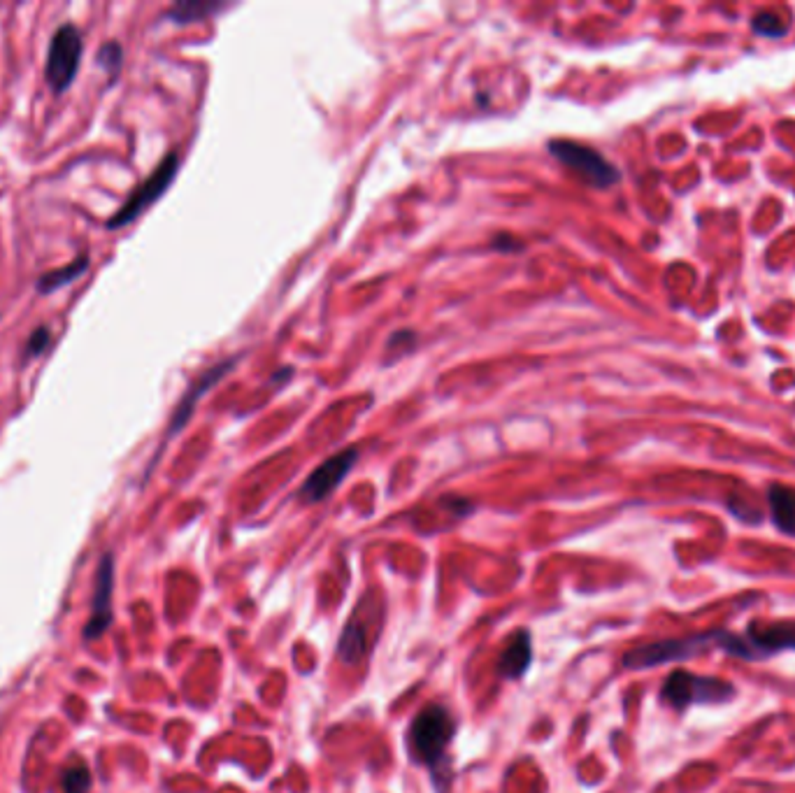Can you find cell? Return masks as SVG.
Listing matches in <instances>:
<instances>
[{"label":"cell","mask_w":795,"mask_h":793,"mask_svg":"<svg viewBox=\"0 0 795 793\" xmlns=\"http://www.w3.org/2000/svg\"><path fill=\"white\" fill-rule=\"evenodd\" d=\"M454 731H456V721L451 717L447 707L444 705L426 707V710H421L419 717L412 721L410 733H407L412 756L419 763L438 768L444 761V754H447L449 742L454 740Z\"/></svg>","instance_id":"6da1fadb"},{"label":"cell","mask_w":795,"mask_h":793,"mask_svg":"<svg viewBox=\"0 0 795 793\" xmlns=\"http://www.w3.org/2000/svg\"><path fill=\"white\" fill-rule=\"evenodd\" d=\"M728 635H730L728 631H712V633L689 635V638H682V640L651 642V645L630 649V652L623 656V666L630 670H647V668L663 666V663L691 659V656L705 652V649H709V647L723 649L728 642Z\"/></svg>","instance_id":"7a4b0ae2"},{"label":"cell","mask_w":795,"mask_h":793,"mask_svg":"<svg viewBox=\"0 0 795 793\" xmlns=\"http://www.w3.org/2000/svg\"><path fill=\"white\" fill-rule=\"evenodd\" d=\"M733 696L735 687L728 680L700 677L696 673H689V670H675V673H670L661 689V700L665 705L675 707V710L705 703H726Z\"/></svg>","instance_id":"3957f363"},{"label":"cell","mask_w":795,"mask_h":793,"mask_svg":"<svg viewBox=\"0 0 795 793\" xmlns=\"http://www.w3.org/2000/svg\"><path fill=\"white\" fill-rule=\"evenodd\" d=\"M82 63V35L73 24H63L49 40L47 49V84L54 94H63L75 82Z\"/></svg>","instance_id":"277c9868"},{"label":"cell","mask_w":795,"mask_h":793,"mask_svg":"<svg viewBox=\"0 0 795 793\" xmlns=\"http://www.w3.org/2000/svg\"><path fill=\"white\" fill-rule=\"evenodd\" d=\"M177 168H179V156L175 152L168 154L166 159H163L159 166H156L154 173L149 175L147 180L133 191L131 198H128L126 203L119 207L117 214L107 219V228H110V231H117V228L128 226L133 219H138L140 214L147 210V207H152L156 200L166 194L168 187H170V182L175 180Z\"/></svg>","instance_id":"5b68a950"},{"label":"cell","mask_w":795,"mask_h":793,"mask_svg":"<svg viewBox=\"0 0 795 793\" xmlns=\"http://www.w3.org/2000/svg\"><path fill=\"white\" fill-rule=\"evenodd\" d=\"M549 152L565 166L575 170L579 177H584V182L593 184V187H610V184L619 180L617 168L603 154H598L596 149L586 145H579V142L551 140Z\"/></svg>","instance_id":"8992f818"},{"label":"cell","mask_w":795,"mask_h":793,"mask_svg":"<svg viewBox=\"0 0 795 793\" xmlns=\"http://www.w3.org/2000/svg\"><path fill=\"white\" fill-rule=\"evenodd\" d=\"M112 594H114V556L103 554L93 580L91 617L84 626V640H98L112 624Z\"/></svg>","instance_id":"52a82bcc"},{"label":"cell","mask_w":795,"mask_h":793,"mask_svg":"<svg viewBox=\"0 0 795 793\" xmlns=\"http://www.w3.org/2000/svg\"><path fill=\"white\" fill-rule=\"evenodd\" d=\"M356 456H358L356 449H345V452L335 454L328 461L321 463V466L314 470L303 484V491H300L303 500H307V503H319V500L331 496L333 491L338 489V484L349 475V470L354 468Z\"/></svg>","instance_id":"ba28073f"},{"label":"cell","mask_w":795,"mask_h":793,"mask_svg":"<svg viewBox=\"0 0 795 793\" xmlns=\"http://www.w3.org/2000/svg\"><path fill=\"white\" fill-rule=\"evenodd\" d=\"M744 638L754 649L758 659L782 652V649H795V621H754L744 633Z\"/></svg>","instance_id":"9c48e42d"},{"label":"cell","mask_w":795,"mask_h":793,"mask_svg":"<svg viewBox=\"0 0 795 793\" xmlns=\"http://www.w3.org/2000/svg\"><path fill=\"white\" fill-rule=\"evenodd\" d=\"M533 659V642H530L528 631H517L507 642L498 661V673L507 680H519L526 673Z\"/></svg>","instance_id":"30bf717a"},{"label":"cell","mask_w":795,"mask_h":793,"mask_svg":"<svg viewBox=\"0 0 795 793\" xmlns=\"http://www.w3.org/2000/svg\"><path fill=\"white\" fill-rule=\"evenodd\" d=\"M228 368H233V361H226V363H221V366H217V368H212V370H207V373L200 377V380L193 384V387L189 389V394L184 396V400L182 403L177 405V410H175V417H173V424H170V433H177L179 428H182L186 421H189V417H191V410H193V405L198 403V398L205 394L207 389L212 387V384H217L221 377L226 375V370Z\"/></svg>","instance_id":"8fae6325"},{"label":"cell","mask_w":795,"mask_h":793,"mask_svg":"<svg viewBox=\"0 0 795 793\" xmlns=\"http://www.w3.org/2000/svg\"><path fill=\"white\" fill-rule=\"evenodd\" d=\"M768 500L779 531L795 535V491L784 484H772Z\"/></svg>","instance_id":"7c38bea8"},{"label":"cell","mask_w":795,"mask_h":793,"mask_svg":"<svg viewBox=\"0 0 795 793\" xmlns=\"http://www.w3.org/2000/svg\"><path fill=\"white\" fill-rule=\"evenodd\" d=\"M89 270V256H80L68 266L49 270L38 280V291L40 294H52V291H59L63 287H68L70 282H75L77 277H82Z\"/></svg>","instance_id":"4fadbf2b"},{"label":"cell","mask_w":795,"mask_h":793,"mask_svg":"<svg viewBox=\"0 0 795 793\" xmlns=\"http://www.w3.org/2000/svg\"><path fill=\"white\" fill-rule=\"evenodd\" d=\"M365 645H368V635H365V626L358 621H349L340 638V656L347 663H356L365 654Z\"/></svg>","instance_id":"5bb4252c"},{"label":"cell","mask_w":795,"mask_h":793,"mask_svg":"<svg viewBox=\"0 0 795 793\" xmlns=\"http://www.w3.org/2000/svg\"><path fill=\"white\" fill-rule=\"evenodd\" d=\"M61 784L66 793H89L91 789V773L87 768V763L82 759H73L63 768Z\"/></svg>","instance_id":"9a60e30c"},{"label":"cell","mask_w":795,"mask_h":793,"mask_svg":"<svg viewBox=\"0 0 795 793\" xmlns=\"http://www.w3.org/2000/svg\"><path fill=\"white\" fill-rule=\"evenodd\" d=\"M221 7H224V5H219V3H200V0H193V3L175 5L173 10H170V17H173V21H179V24H186V21H196V19L210 17V14L219 12Z\"/></svg>","instance_id":"2e32d148"},{"label":"cell","mask_w":795,"mask_h":793,"mask_svg":"<svg viewBox=\"0 0 795 793\" xmlns=\"http://www.w3.org/2000/svg\"><path fill=\"white\" fill-rule=\"evenodd\" d=\"M121 63H124V49H121L119 42H105V45L98 49V66L103 68L107 75H117L121 70Z\"/></svg>","instance_id":"e0dca14e"},{"label":"cell","mask_w":795,"mask_h":793,"mask_svg":"<svg viewBox=\"0 0 795 793\" xmlns=\"http://www.w3.org/2000/svg\"><path fill=\"white\" fill-rule=\"evenodd\" d=\"M754 28H756L758 33L768 35V38H779V35L786 33V28H789V26H786V21L779 17V14L761 12V14H756Z\"/></svg>","instance_id":"ac0fdd59"},{"label":"cell","mask_w":795,"mask_h":793,"mask_svg":"<svg viewBox=\"0 0 795 793\" xmlns=\"http://www.w3.org/2000/svg\"><path fill=\"white\" fill-rule=\"evenodd\" d=\"M49 340H52V335H49V328L47 326H40L38 331H33L31 340H28L26 345V356H38L47 349Z\"/></svg>","instance_id":"d6986e66"}]
</instances>
